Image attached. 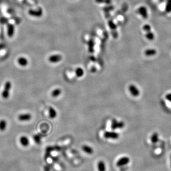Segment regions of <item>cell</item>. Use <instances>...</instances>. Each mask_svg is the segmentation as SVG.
<instances>
[{
    "instance_id": "cell-1",
    "label": "cell",
    "mask_w": 171,
    "mask_h": 171,
    "mask_svg": "<svg viewBox=\"0 0 171 171\" xmlns=\"http://www.w3.org/2000/svg\"><path fill=\"white\" fill-rule=\"evenodd\" d=\"M12 87V83L10 81H7L4 85V89L1 93V96L4 99H7L10 95V91Z\"/></svg>"
},
{
    "instance_id": "cell-2",
    "label": "cell",
    "mask_w": 171,
    "mask_h": 171,
    "mask_svg": "<svg viewBox=\"0 0 171 171\" xmlns=\"http://www.w3.org/2000/svg\"><path fill=\"white\" fill-rule=\"evenodd\" d=\"M130 162V159L126 156L122 157L117 162L116 165L118 167H122L124 166L127 165Z\"/></svg>"
},
{
    "instance_id": "cell-3",
    "label": "cell",
    "mask_w": 171,
    "mask_h": 171,
    "mask_svg": "<svg viewBox=\"0 0 171 171\" xmlns=\"http://www.w3.org/2000/svg\"><path fill=\"white\" fill-rule=\"evenodd\" d=\"M125 124L123 122L118 121L117 120L113 119L111 123V128L113 130L122 128L124 127Z\"/></svg>"
},
{
    "instance_id": "cell-4",
    "label": "cell",
    "mask_w": 171,
    "mask_h": 171,
    "mask_svg": "<svg viewBox=\"0 0 171 171\" xmlns=\"http://www.w3.org/2000/svg\"><path fill=\"white\" fill-rule=\"evenodd\" d=\"M104 137L105 138L117 139L119 138V134L115 132H105L104 134Z\"/></svg>"
},
{
    "instance_id": "cell-5",
    "label": "cell",
    "mask_w": 171,
    "mask_h": 171,
    "mask_svg": "<svg viewBox=\"0 0 171 171\" xmlns=\"http://www.w3.org/2000/svg\"><path fill=\"white\" fill-rule=\"evenodd\" d=\"M28 13L30 15L35 17H40L42 15L43 11L41 8H39L38 10H34L31 9L29 11Z\"/></svg>"
},
{
    "instance_id": "cell-6",
    "label": "cell",
    "mask_w": 171,
    "mask_h": 171,
    "mask_svg": "<svg viewBox=\"0 0 171 171\" xmlns=\"http://www.w3.org/2000/svg\"><path fill=\"white\" fill-rule=\"evenodd\" d=\"M128 89L131 94L134 97H138L140 94V91L136 86L134 85L129 86Z\"/></svg>"
},
{
    "instance_id": "cell-7",
    "label": "cell",
    "mask_w": 171,
    "mask_h": 171,
    "mask_svg": "<svg viewBox=\"0 0 171 171\" xmlns=\"http://www.w3.org/2000/svg\"><path fill=\"white\" fill-rule=\"evenodd\" d=\"M48 59L50 62L56 63L60 61V60L62 59V56L59 54L52 55L49 57Z\"/></svg>"
},
{
    "instance_id": "cell-8",
    "label": "cell",
    "mask_w": 171,
    "mask_h": 171,
    "mask_svg": "<svg viewBox=\"0 0 171 171\" xmlns=\"http://www.w3.org/2000/svg\"><path fill=\"white\" fill-rule=\"evenodd\" d=\"M138 12L144 19H147L148 17L147 8L145 6H141L138 9Z\"/></svg>"
},
{
    "instance_id": "cell-9",
    "label": "cell",
    "mask_w": 171,
    "mask_h": 171,
    "mask_svg": "<svg viewBox=\"0 0 171 171\" xmlns=\"http://www.w3.org/2000/svg\"><path fill=\"white\" fill-rule=\"evenodd\" d=\"M7 34L9 37H12L14 34L15 28L14 26L11 23H8L7 26Z\"/></svg>"
},
{
    "instance_id": "cell-10",
    "label": "cell",
    "mask_w": 171,
    "mask_h": 171,
    "mask_svg": "<svg viewBox=\"0 0 171 171\" xmlns=\"http://www.w3.org/2000/svg\"><path fill=\"white\" fill-rule=\"evenodd\" d=\"M32 118V116L29 113L21 114L19 115L18 118L20 121H29Z\"/></svg>"
},
{
    "instance_id": "cell-11",
    "label": "cell",
    "mask_w": 171,
    "mask_h": 171,
    "mask_svg": "<svg viewBox=\"0 0 171 171\" xmlns=\"http://www.w3.org/2000/svg\"><path fill=\"white\" fill-rule=\"evenodd\" d=\"M20 142L21 145L24 147H27L29 145L30 141L27 137L22 136L20 138Z\"/></svg>"
},
{
    "instance_id": "cell-12",
    "label": "cell",
    "mask_w": 171,
    "mask_h": 171,
    "mask_svg": "<svg viewBox=\"0 0 171 171\" xmlns=\"http://www.w3.org/2000/svg\"><path fill=\"white\" fill-rule=\"evenodd\" d=\"M18 63L21 66L25 67L28 64V60L24 57H20L17 60Z\"/></svg>"
},
{
    "instance_id": "cell-13",
    "label": "cell",
    "mask_w": 171,
    "mask_h": 171,
    "mask_svg": "<svg viewBox=\"0 0 171 171\" xmlns=\"http://www.w3.org/2000/svg\"><path fill=\"white\" fill-rule=\"evenodd\" d=\"M97 168L98 171H106V166L105 162L103 161H99L97 164Z\"/></svg>"
},
{
    "instance_id": "cell-14",
    "label": "cell",
    "mask_w": 171,
    "mask_h": 171,
    "mask_svg": "<svg viewBox=\"0 0 171 171\" xmlns=\"http://www.w3.org/2000/svg\"><path fill=\"white\" fill-rule=\"evenodd\" d=\"M82 150L85 152L86 154H91L93 153L94 150L93 149V148L92 147H91L90 146L87 145H84L82 146Z\"/></svg>"
},
{
    "instance_id": "cell-15",
    "label": "cell",
    "mask_w": 171,
    "mask_h": 171,
    "mask_svg": "<svg viewBox=\"0 0 171 171\" xmlns=\"http://www.w3.org/2000/svg\"><path fill=\"white\" fill-rule=\"evenodd\" d=\"M157 51L153 49H147L145 51V54L146 56H153L156 54Z\"/></svg>"
},
{
    "instance_id": "cell-16",
    "label": "cell",
    "mask_w": 171,
    "mask_h": 171,
    "mask_svg": "<svg viewBox=\"0 0 171 171\" xmlns=\"http://www.w3.org/2000/svg\"><path fill=\"white\" fill-rule=\"evenodd\" d=\"M49 117L51 118H54L57 116L56 111L55 110V109L54 108H53L52 107H50V108H49Z\"/></svg>"
},
{
    "instance_id": "cell-17",
    "label": "cell",
    "mask_w": 171,
    "mask_h": 171,
    "mask_svg": "<svg viewBox=\"0 0 171 171\" xmlns=\"http://www.w3.org/2000/svg\"><path fill=\"white\" fill-rule=\"evenodd\" d=\"M61 93V90L59 88H56L52 91L51 93V96L53 98H56L59 97Z\"/></svg>"
},
{
    "instance_id": "cell-18",
    "label": "cell",
    "mask_w": 171,
    "mask_h": 171,
    "mask_svg": "<svg viewBox=\"0 0 171 171\" xmlns=\"http://www.w3.org/2000/svg\"><path fill=\"white\" fill-rule=\"evenodd\" d=\"M159 136L157 133H154L151 137V141L153 144H155L158 142L159 140Z\"/></svg>"
},
{
    "instance_id": "cell-19",
    "label": "cell",
    "mask_w": 171,
    "mask_h": 171,
    "mask_svg": "<svg viewBox=\"0 0 171 171\" xmlns=\"http://www.w3.org/2000/svg\"><path fill=\"white\" fill-rule=\"evenodd\" d=\"M7 126V123L5 120L0 121V131H3L5 130Z\"/></svg>"
},
{
    "instance_id": "cell-20",
    "label": "cell",
    "mask_w": 171,
    "mask_h": 171,
    "mask_svg": "<svg viewBox=\"0 0 171 171\" xmlns=\"http://www.w3.org/2000/svg\"><path fill=\"white\" fill-rule=\"evenodd\" d=\"M165 11L167 13H170L171 12V0H167L165 4Z\"/></svg>"
},
{
    "instance_id": "cell-21",
    "label": "cell",
    "mask_w": 171,
    "mask_h": 171,
    "mask_svg": "<svg viewBox=\"0 0 171 171\" xmlns=\"http://www.w3.org/2000/svg\"><path fill=\"white\" fill-rule=\"evenodd\" d=\"M75 73L78 77H81L84 75V70L81 68H78L76 69Z\"/></svg>"
},
{
    "instance_id": "cell-22",
    "label": "cell",
    "mask_w": 171,
    "mask_h": 171,
    "mask_svg": "<svg viewBox=\"0 0 171 171\" xmlns=\"http://www.w3.org/2000/svg\"><path fill=\"white\" fill-rule=\"evenodd\" d=\"M145 37L147 39H148L149 40H153L154 39L155 36L154 35V33L150 31V32H147L146 33Z\"/></svg>"
},
{
    "instance_id": "cell-23",
    "label": "cell",
    "mask_w": 171,
    "mask_h": 171,
    "mask_svg": "<svg viewBox=\"0 0 171 171\" xmlns=\"http://www.w3.org/2000/svg\"><path fill=\"white\" fill-rule=\"evenodd\" d=\"M108 24H109V27L111 29V30L114 32H116V28H117L116 25L112 20H109L108 21Z\"/></svg>"
},
{
    "instance_id": "cell-24",
    "label": "cell",
    "mask_w": 171,
    "mask_h": 171,
    "mask_svg": "<svg viewBox=\"0 0 171 171\" xmlns=\"http://www.w3.org/2000/svg\"><path fill=\"white\" fill-rule=\"evenodd\" d=\"M97 3H105L106 4H110L112 0H95Z\"/></svg>"
},
{
    "instance_id": "cell-25",
    "label": "cell",
    "mask_w": 171,
    "mask_h": 171,
    "mask_svg": "<svg viewBox=\"0 0 171 171\" xmlns=\"http://www.w3.org/2000/svg\"><path fill=\"white\" fill-rule=\"evenodd\" d=\"M143 29L144 31L146 33H147L151 31V27L149 24H145L143 27Z\"/></svg>"
},
{
    "instance_id": "cell-26",
    "label": "cell",
    "mask_w": 171,
    "mask_h": 171,
    "mask_svg": "<svg viewBox=\"0 0 171 171\" xmlns=\"http://www.w3.org/2000/svg\"><path fill=\"white\" fill-rule=\"evenodd\" d=\"M33 140L37 144H40L41 142V137L38 135H36L33 136Z\"/></svg>"
},
{
    "instance_id": "cell-27",
    "label": "cell",
    "mask_w": 171,
    "mask_h": 171,
    "mask_svg": "<svg viewBox=\"0 0 171 171\" xmlns=\"http://www.w3.org/2000/svg\"><path fill=\"white\" fill-rule=\"evenodd\" d=\"M8 23V19L5 17H1L0 18V23L5 24Z\"/></svg>"
},
{
    "instance_id": "cell-28",
    "label": "cell",
    "mask_w": 171,
    "mask_h": 171,
    "mask_svg": "<svg viewBox=\"0 0 171 171\" xmlns=\"http://www.w3.org/2000/svg\"><path fill=\"white\" fill-rule=\"evenodd\" d=\"M159 10L160 11H164V10H165V4H164V3H162L161 4H160L159 6Z\"/></svg>"
},
{
    "instance_id": "cell-29",
    "label": "cell",
    "mask_w": 171,
    "mask_h": 171,
    "mask_svg": "<svg viewBox=\"0 0 171 171\" xmlns=\"http://www.w3.org/2000/svg\"><path fill=\"white\" fill-rule=\"evenodd\" d=\"M165 99L166 100L171 102V93L167 94L165 96Z\"/></svg>"
},
{
    "instance_id": "cell-30",
    "label": "cell",
    "mask_w": 171,
    "mask_h": 171,
    "mask_svg": "<svg viewBox=\"0 0 171 171\" xmlns=\"http://www.w3.org/2000/svg\"><path fill=\"white\" fill-rule=\"evenodd\" d=\"M51 168V165H47L44 167V171H50Z\"/></svg>"
},
{
    "instance_id": "cell-31",
    "label": "cell",
    "mask_w": 171,
    "mask_h": 171,
    "mask_svg": "<svg viewBox=\"0 0 171 171\" xmlns=\"http://www.w3.org/2000/svg\"><path fill=\"white\" fill-rule=\"evenodd\" d=\"M158 0H152V1H153L154 2H155L157 1Z\"/></svg>"
},
{
    "instance_id": "cell-32",
    "label": "cell",
    "mask_w": 171,
    "mask_h": 171,
    "mask_svg": "<svg viewBox=\"0 0 171 171\" xmlns=\"http://www.w3.org/2000/svg\"><path fill=\"white\" fill-rule=\"evenodd\" d=\"M170 159H171V157H170Z\"/></svg>"
}]
</instances>
